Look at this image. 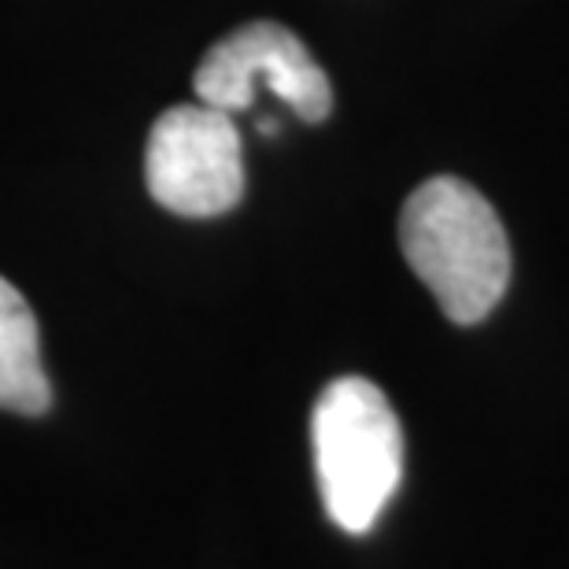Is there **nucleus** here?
<instances>
[{
  "label": "nucleus",
  "mask_w": 569,
  "mask_h": 569,
  "mask_svg": "<svg viewBox=\"0 0 569 569\" xmlns=\"http://www.w3.org/2000/svg\"><path fill=\"white\" fill-rule=\"evenodd\" d=\"M197 100L219 111H248L267 89L303 122H322L333 108L329 74L315 63L307 44L289 27L270 19L244 22L203 52L192 74Z\"/></svg>",
  "instance_id": "4"
},
{
  "label": "nucleus",
  "mask_w": 569,
  "mask_h": 569,
  "mask_svg": "<svg viewBox=\"0 0 569 569\" xmlns=\"http://www.w3.org/2000/svg\"><path fill=\"white\" fill-rule=\"evenodd\" d=\"M144 181L159 208L186 219L230 211L244 192L241 133L230 111L208 104L167 108L148 133Z\"/></svg>",
  "instance_id": "3"
},
{
  "label": "nucleus",
  "mask_w": 569,
  "mask_h": 569,
  "mask_svg": "<svg viewBox=\"0 0 569 569\" xmlns=\"http://www.w3.org/2000/svg\"><path fill=\"white\" fill-rule=\"evenodd\" d=\"M52 385L41 367L38 318L8 278H0V411L44 415Z\"/></svg>",
  "instance_id": "5"
},
{
  "label": "nucleus",
  "mask_w": 569,
  "mask_h": 569,
  "mask_svg": "<svg viewBox=\"0 0 569 569\" xmlns=\"http://www.w3.org/2000/svg\"><path fill=\"white\" fill-rule=\"evenodd\" d=\"M318 492L337 529L362 537L403 477V429L385 392L367 378L329 381L311 415Z\"/></svg>",
  "instance_id": "2"
},
{
  "label": "nucleus",
  "mask_w": 569,
  "mask_h": 569,
  "mask_svg": "<svg viewBox=\"0 0 569 569\" xmlns=\"http://www.w3.org/2000/svg\"><path fill=\"white\" fill-rule=\"evenodd\" d=\"M400 248L451 322L473 326L503 300L507 230L470 181L440 174L418 186L400 214Z\"/></svg>",
  "instance_id": "1"
}]
</instances>
